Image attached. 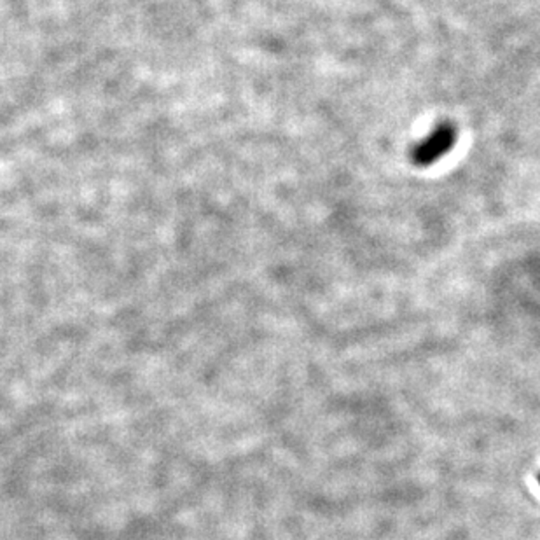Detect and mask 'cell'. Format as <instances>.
<instances>
[{
	"label": "cell",
	"instance_id": "6da1fadb",
	"mask_svg": "<svg viewBox=\"0 0 540 540\" xmlns=\"http://www.w3.org/2000/svg\"><path fill=\"white\" fill-rule=\"evenodd\" d=\"M456 139H458V130L453 123L450 121L439 123L411 151V159H413L414 166L428 168V166L436 165L437 161H441L444 156L453 151Z\"/></svg>",
	"mask_w": 540,
	"mask_h": 540
}]
</instances>
